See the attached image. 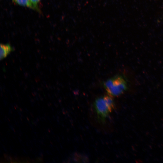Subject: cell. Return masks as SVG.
<instances>
[{
    "label": "cell",
    "instance_id": "1",
    "mask_svg": "<svg viewBox=\"0 0 163 163\" xmlns=\"http://www.w3.org/2000/svg\"><path fill=\"white\" fill-rule=\"evenodd\" d=\"M93 106L98 120L104 123L113 110L115 104L112 97L108 95L96 98L94 101Z\"/></svg>",
    "mask_w": 163,
    "mask_h": 163
},
{
    "label": "cell",
    "instance_id": "2",
    "mask_svg": "<svg viewBox=\"0 0 163 163\" xmlns=\"http://www.w3.org/2000/svg\"><path fill=\"white\" fill-rule=\"evenodd\" d=\"M103 85L108 95L116 97L121 95L128 89L129 84L125 76L118 75L107 80Z\"/></svg>",
    "mask_w": 163,
    "mask_h": 163
},
{
    "label": "cell",
    "instance_id": "3",
    "mask_svg": "<svg viewBox=\"0 0 163 163\" xmlns=\"http://www.w3.org/2000/svg\"><path fill=\"white\" fill-rule=\"evenodd\" d=\"M13 50V48L9 44H1L0 60L6 58Z\"/></svg>",
    "mask_w": 163,
    "mask_h": 163
},
{
    "label": "cell",
    "instance_id": "4",
    "mask_svg": "<svg viewBox=\"0 0 163 163\" xmlns=\"http://www.w3.org/2000/svg\"><path fill=\"white\" fill-rule=\"evenodd\" d=\"M20 5L28 7L35 8L30 0H13Z\"/></svg>",
    "mask_w": 163,
    "mask_h": 163
},
{
    "label": "cell",
    "instance_id": "5",
    "mask_svg": "<svg viewBox=\"0 0 163 163\" xmlns=\"http://www.w3.org/2000/svg\"><path fill=\"white\" fill-rule=\"evenodd\" d=\"M31 2L34 5V6L36 8L38 2L40 1V0H30Z\"/></svg>",
    "mask_w": 163,
    "mask_h": 163
}]
</instances>
